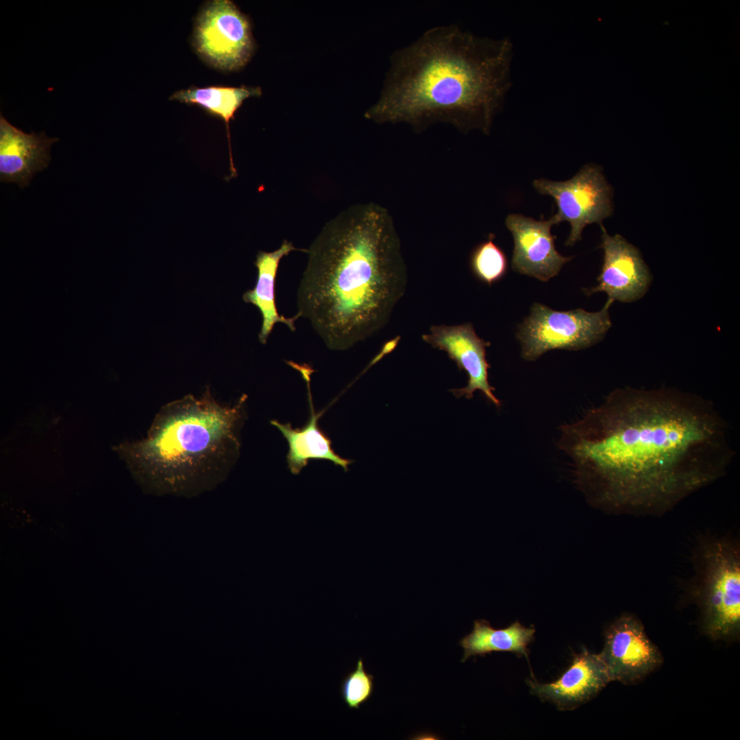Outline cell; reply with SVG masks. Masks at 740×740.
I'll return each mask as SVG.
<instances>
[{"mask_svg":"<svg viewBox=\"0 0 740 740\" xmlns=\"http://www.w3.org/2000/svg\"><path fill=\"white\" fill-rule=\"evenodd\" d=\"M578 489L614 514L661 515L723 477L735 456L708 399L676 389L617 388L559 428Z\"/></svg>","mask_w":740,"mask_h":740,"instance_id":"6da1fadb","label":"cell"},{"mask_svg":"<svg viewBox=\"0 0 740 740\" xmlns=\"http://www.w3.org/2000/svg\"><path fill=\"white\" fill-rule=\"evenodd\" d=\"M306 253L297 314L330 349L346 350L385 326L407 284L400 240L385 208L373 202L347 208Z\"/></svg>","mask_w":740,"mask_h":740,"instance_id":"7a4b0ae2","label":"cell"},{"mask_svg":"<svg viewBox=\"0 0 740 740\" xmlns=\"http://www.w3.org/2000/svg\"><path fill=\"white\" fill-rule=\"evenodd\" d=\"M508 38L477 36L456 24L432 27L391 56L378 101L365 117L421 132L436 123L490 132L512 86Z\"/></svg>","mask_w":740,"mask_h":740,"instance_id":"3957f363","label":"cell"},{"mask_svg":"<svg viewBox=\"0 0 740 740\" xmlns=\"http://www.w3.org/2000/svg\"><path fill=\"white\" fill-rule=\"evenodd\" d=\"M247 395L219 402L207 388L162 406L145 438L113 447L134 476L158 493L195 495L222 482L239 456Z\"/></svg>","mask_w":740,"mask_h":740,"instance_id":"277c9868","label":"cell"},{"mask_svg":"<svg viewBox=\"0 0 740 740\" xmlns=\"http://www.w3.org/2000/svg\"><path fill=\"white\" fill-rule=\"evenodd\" d=\"M702 619L715 639L738 632L740 628V549L724 537L710 539L698 552Z\"/></svg>","mask_w":740,"mask_h":740,"instance_id":"5b68a950","label":"cell"},{"mask_svg":"<svg viewBox=\"0 0 740 740\" xmlns=\"http://www.w3.org/2000/svg\"><path fill=\"white\" fill-rule=\"evenodd\" d=\"M613 302L608 299L595 312L580 308L558 311L534 304L517 333L522 358L533 361L553 349L579 350L595 344L611 326L608 309Z\"/></svg>","mask_w":740,"mask_h":740,"instance_id":"8992f818","label":"cell"},{"mask_svg":"<svg viewBox=\"0 0 740 740\" xmlns=\"http://www.w3.org/2000/svg\"><path fill=\"white\" fill-rule=\"evenodd\" d=\"M195 47L207 62L223 71L243 67L254 51L249 21L229 0L210 1L199 14Z\"/></svg>","mask_w":740,"mask_h":740,"instance_id":"52a82bcc","label":"cell"},{"mask_svg":"<svg viewBox=\"0 0 740 740\" xmlns=\"http://www.w3.org/2000/svg\"><path fill=\"white\" fill-rule=\"evenodd\" d=\"M533 186L539 194L555 200L558 212L553 217L557 223L564 221L570 223L567 246H572L581 239L587 225L601 223L612 212L610 186L600 169L593 164L584 166L569 180H535Z\"/></svg>","mask_w":740,"mask_h":740,"instance_id":"ba28073f","label":"cell"},{"mask_svg":"<svg viewBox=\"0 0 740 740\" xmlns=\"http://www.w3.org/2000/svg\"><path fill=\"white\" fill-rule=\"evenodd\" d=\"M599 655L611 681L624 684L639 680L663 661L641 622L630 614L621 615L608 628L604 648Z\"/></svg>","mask_w":740,"mask_h":740,"instance_id":"9c48e42d","label":"cell"},{"mask_svg":"<svg viewBox=\"0 0 740 740\" xmlns=\"http://www.w3.org/2000/svg\"><path fill=\"white\" fill-rule=\"evenodd\" d=\"M422 339L433 347L445 352L460 370L468 375L467 385L450 391L456 397L465 396L471 399L476 391H480L489 402L497 408L501 402L493 393L495 388L489 382L490 365L486 358V347L490 343L480 338L471 323L455 325H432Z\"/></svg>","mask_w":740,"mask_h":740,"instance_id":"30bf717a","label":"cell"},{"mask_svg":"<svg viewBox=\"0 0 740 740\" xmlns=\"http://www.w3.org/2000/svg\"><path fill=\"white\" fill-rule=\"evenodd\" d=\"M505 223L514 239L511 264L515 271L547 282L572 259L563 256L556 249V237L552 234L551 227L557 222L553 216L547 221H536L510 214Z\"/></svg>","mask_w":740,"mask_h":740,"instance_id":"8fae6325","label":"cell"},{"mask_svg":"<svg viewBox=\"0 0 740 740\" xmlns=\"http://www.w3.org/2000/svg\"><path fill=\"white\" fill-rule=\"evenodd\" d=\"M604 262L597 278L598 284L584 289L587 295L604 292L613 301H634L641 298L650 284V271L638 249L621 236H610L602 225Z\"/></svg>","mask_w":740,"mask_h":740,"instance_id":"7c38bea8","label":"cell"},{"mask_svg":"<svg viewBox=\"0 0 740 740\" xmlns=\"http://www.w3.org/2000/svg\"><path fill=\"white\" fill-rule=\"evenodd\" d=\"M611 682L599 654L584 650L576 654L569 667L556 681L541 683L528 680L532 692L559 710L571 711L594 698Z\"/></svg>","mask_w":740,"mask_h":740,"instance_id":"4fadbf2b","label":"cell"},{"mask_svg":"<svg viewBox=\"0 0 740 740\" xmlns=\"http://www.w3.org/2000/svg\"><path fill=\"white\" fill-rule=\"evenodd\" d=\"M57 138L45 132L27 134L0 115V180L20 187L29 185L34 175L46 169L50 148Z\"/></svg>","mask_w":740,"mask_h":740,"instance_id":"5bb4252c","label":"cell"},{"mask_svg":"<svg viewBox=\"0 0 740 740\" xmlns=\"http://www.w3.org/2000/svg\"><path fill=\"white\" fill-rule=\"evenodd\" d=\"M287 363L297 369L307 383L310 414L308 423L301 428H293L290 423L271 421V423L282 432L288 443L286 460L291 472L295 475L299 474L307 466L310 459L328 460L335 465L341 466L345 471H348V465L353 460L343 458L336 454L329 436L319 427L318 420L323 412L315 413L313 406L310 387L312 369L307 365L303 366L292 361Z\"/></svg>","mask_w":740,"mask_h":740,"instance_id":"9a60e30c","label":"cell"},{"mask_svg":"<svg viewBox=\"0 0 740 740\" xmlns=\"http://www.w3.org/2000/svg\"><path fill=\"white\" fill-rule=\"evenodd\" d=\"M300 250L292 242L284 240L280 247L271 252L260 251L256 255L254 264L258 270V277L254 288L247 291L243 295L245 303L252 304L260 310L262 323L258 334L261 343L266 344L274 325L282 323L292 332L296 330L295 322L299 318L298 314L286 318L280 315L275 304V283L280 260L289 253Z\"/></svg>","mask_w":740,"mask_h":740,"instance_id":"2e32d148","label":"cell"},{"mask_svg":"<svg viewBox=\"0 0 740 740\" xmlns=\"http://www.w3.org/2000/svg\"><path fill=\"white\" fill-rule=\"evenodd\" d=\"M534 633L533 627H526L519 621L497 630L485 619L476 620L473 630L459 641L464 650L461 661L493 652H510L528 658V645L534 639Z\"/></svg>","mask_w":740,"mask_h":740,"instance_id":"e0dca14e","label":"cell"},{"mask_svg":"<svg viewBox=\"0 0 740 740\" xmlns=\"http://www.w3.org/2000/svg\"><path fill=\"white\" fill-rule=\"evenodd\" d=\"M262 94L259 87L241 86L230 87L213 86L205 88L191 87L175 92L171 97L190 105H197L208 113L221 118L226 125L230 149V171L232 177L236 175L230 146V121L234 119L236 110L243 101L250 97H260Z\"/></svg>","mask_w":740,"mask_h":740,"instance_id":"ac0fdd59","label":"cell"},{"mask_svg":"<svg viewBox=\"0 0 740 740\" xmlns=\"http://www.w3.org/2000/svg\"><path fill=\"white\" fill-rule=\"evenodd\" d=\"M493 239V235L491 234L487 241L477 245L470 258L473 274L489 286L501 280L508 269L506 256Z\"/></svg>","mask_w":740,"mask_h":740,"instance_id":"d6986e66","label":"cell"},{"mask_svg":"<svg viewBox=\"0 0 740 740\" xmlns=\"http://www.w3.org/2000/svg\"><path fill=\"white\" fill-rule=\"evenodd\" d=\"M373 679V675L365 671L362 658H360L356 668L341 682V696L349 708L358 709L371 698L374 691Z\"/></svg>","mask_w":740,"mask_h":740,"instance_id":"ffe728a7","label":"cell"}]
</instances>
